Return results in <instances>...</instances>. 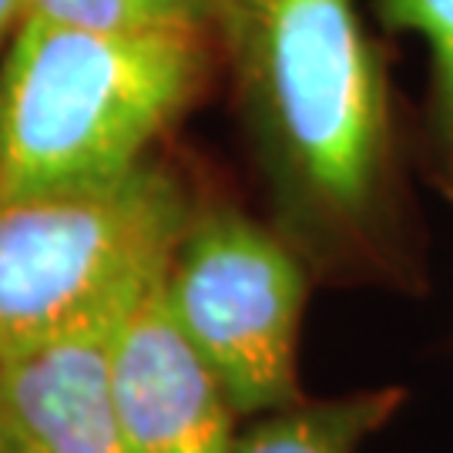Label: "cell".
<instances>
[{"instance_id":"obj_1","label":"cell","mask_w":453,"mask_h":453,"mask_svg":"<svg viewBox=\"0 0 453 453\" xmlns=\"http://www.w3.org/2000/svg\"><path fill=\"white\" fill-rule=\"evenodd\" d=\"M226 41L269 222L316 282L423 289L387 67L357 0H235Z\"/></svg>"},{"instance_id":"obj_2","label":"cell","mask_w":453,"mask_h":453,"mask_svg":"<svg viewBox=\"0 0 453 453\" xmlns=\"http://www.w3.org/2000/svg\"><path fill=\"white\" fill-rule=\"evenodd\" d=\"M205 31L97 34L24 17L0 58V192L125 179L209 78Z\"/></svg>"},{"instance_id":"obj_3","label":"cell","mask_w":453,"mask_h":453,"mask_svg":"<svg viewBox=\"0 0 453 453\" xmlns=\"http://www.w3.org/2000/svg\"><path fill=\"white\" fill-rule=\"evenodd\" d=\"M195 202L165 165L0 192V366L121 316L168 269Z\"/></svg>"},{"instance_id":"obj_4","label":"cell","mask_w":453,"mask_h":453,"mask_svg":"<svg viewBox=\"0 0 453 453\" xmlns=\"http://www.w3.org/2000/svg\"><path fill=\"white\" fill-rule=\"evenodd\" d=\"M316 275L269 222L232 202H195L162 275L165 303L239 417L303 400L299 342Z\"/></svg>"},{"instance_id":"obj_5","label":"cell","mask_w":453,"mask_h":453,"mask_svg":"<svg viewBox=\"0 0 453 453\" xmlns=\"http://www.w3.org/2000/svg\"><path fill=\"white\" fill-rule=\"evenodd\" d=\"M108 389L131 453H235L242 417L175 323L162 279L114 319Z\"/></svg>"},{"instance_id":"obj_6","label":"cell","mask_w":453,"mask_h":453,"mask_svg":"<svg viewBox=\"0 0 453 453\" xmlns=\"http://www.w3.org/2000/svg\"><path fill=\"white\" fill-rule=\"evenodd\" d=\"M114 319L0 366V437L7 453H131L108 389Z\"/></svg>"},{"instance_id":"obj_7","label":"cell","mask_w":453,"mask_h":453,"mask_svg":"<svg viewBox=\"0 0 453 453\" xmlns=\"http://www.w3.org/2000/svg\"><path fill=\"white\" fill-rule=\"evenodd\" d=\"M410 389L400 383L366 387L323 400H296L249 417L235 453H359L400 410Z\"/></svg>"},{"instance_id":"obj_8","label":"cell","mask_w":453,"mask_h":453,"mask_svg":"<svg viewBox=\"0 0 453 453\" xmlns=\"http://www.w3.org/2000/svg\"><path fill=\"white\" fill-rule=\"evenodd\" d=\"M376 14L393 31L420 37L426 48V172L453 202V0H376Z\"/></svg>"},{"instance_id":"obj_9","label":"cell","mask_w":453,"mask_h":453,"mask_svg":"<svg viewBox=\"0 0 453 453\" xmlns=\"http://www.w3.org/2000/svg\"><path fill=\"white\" fill-rule=\"evenodd\" d=\"M235 0H24V17L97 34L205 31L226 37Z\"/></svg>"},{"instance_id":"obj_10","label":"cell","mask_w":453,"mask_h":453,"mask_svg":"<svg viewBox=\"0 0 453 453\" xmlns=\"http://www.w3.org/2000/svg\"><path fill=\"white\" fill-rule=\"evenodd\" d=\"M24 20V0H0V58Z\"/></svg>"},{"instance_id":"obj_11","label":"cell","mask_w":453,"mask_h":453,"mask_svg":"<svg viewBox=\"0 0 453 453\" xmlns=\"http://www.w3.org/2000/svg\"><path fill=\"white\" fill-rule=\"evenodd\" d=\"M0 453H7V447H4V437H0Z\"/></svg>"}]
</instances>
